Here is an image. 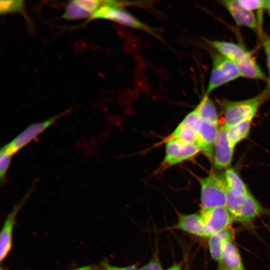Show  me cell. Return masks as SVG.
<instances>
[{"instance_id": "obj_11", "label": "cell", "mask_w": 270, "mask_h": 270, "mask_svg": "<svg viewBox=\"0 0 270 270\" xmlns=\"http://www.w3.org/2000/svg\"><path fill=\"white\" fill-rule=\"evenodd\" d=\"M230 12L236 24L253 30L258 28L257 20L252 12L244 8L238 0H226L220 2Z\"/></svg>"}, {"instance_id": "obj_9", "label": "cell", "mask_w": 270, "mask_h": 270, "mask_svg": "<svg viewBox=\"0 0 270 270\" xmlns=\"http://www.w3.org/2000/svg\"><path fill=\"white\" fill-rule=\"evenodd\" d=\"M218 124L200 119L196 129V144L210 159H213L214 144L218 134Z\"/></svg>"}, {"instance_id": "obj_19", "label": "cell", "mask_w": 270, "mask_h": 270, "mask_svg": "<svg viewBox=\"0 0 270 270\" xmlns=\"http://www.w3.org/2000/svg\"><path fill=\"white\" fill-rule=\"evenodd\" d=\"M242 76L256 80H265L266 77L252 56L237 65Z\"/></svg>"}, {"instance_id": "obj_4", "label": "cell", "mask_w": 270, "mask_h": 270, "mask_svg": "<svg viewBox=\"0 0 270 270\" xmlns=\"http://www.w3.org/2000/svg\"><path fill=\"white\" fill-rule=\"evenodd\" d=\"M98 18L112 20L156 36L151 28L119 7L117 1L104 0L102 5L92 14L90 20Z\"/></svg>"}, {"instance_id": "obj_28", "label": "cell", "mask_w": 270, "mask_h": 270, "mask_svg": "<svg viewBox=\"0 0 270 270\" xmlns=\"http://www.w3.org/2000/svg\"><path fill=\"white\" fill-rule=\"evenodd\" d=\"M72 270H98L96 266L94 265L85 266Z\"/></svg>"}, {"instance_id": "obj_32", "label": "cell", "mask_w": 270, "mask_h": 270, "mask_svg": "<svg viewBox=\"0 0 270 270\" xmlns=\"http://www.w3.org/2000/svg\"><path fill=\"white\" fill-rule=\"evenodd\" d=\"M166 270H182V269L179 265L175 264Z\"/></svg>"}, {"instance_id": "obj_10", "label": "cell", "mask_w": 270, "mask_h": 270, "mask_svg": "<svg viewBox=\"0 0 270 270\" xmlns=\"http://www.w3.org/2000/svg\"><path fill=\"white\" fill-rule=\"evenodd\" d=\"M234 150L229 144L226 130L222 126L219 128L214 146L213 160L216 166L219 168H228L232 161Z\"/></svg>"}, {"instance_id": "obj_21", "label": "cell", "mask_w": 270, "mask_h": 270, "mask_svg": "<svg viewBox=\"0 0 270 270\" xmlns=\"http://www.w3.org/2000/svg\"><path fill=\"white\" fill-rule=\"evenodd\" d=\"M91 15L74 0H72L68 2L62 17L65 19L70 20L90 16Z\"/></svg>"}, {"instance_id": "obj_26", "label": "cell", "mask_w": 270, "mask_h": 270, "mask_svg": "<svg viewBox=\"0 0 270 270\" xmlns=\"http://www.w3.org/2000/svg\"><path fill=\"white\" fill-rule=\"evenodd\" d=\"M262 45L266 58L267 66L269 74V81L270 82V38L264 36L262 40Z\"/></svg>"}, {"instance_id": "obj_7", "label": "cell", "mask_w": 270, "mask_h": 270, "mask_svg": "<svg viewBox=\"0 0 270 270\" xmlns=\"http://www.w3.org/2000/svg\"><path fill=\"white\" fill-rule=\"evenodd\" d=\"M204 226L206 237L230 228L233 220L226 206L202 210L200 214Z\"/></svg>"}, {"instance_id": "obj_27", "label": "cell", "mask_w": 270, "mask_h": 270, "mask_svg": "<svg viewBox=\"0 0 270 270\" xmlns=\"http://www.w3.org/2000/svg\"><path fill=\"white\" fill-rule=\"evenodd\" d=\"M139 270H162V268L158 262L153 259Z\"/></svg>"}, {"instance_id": "obj_29", "label": "cell", "mask_w": 270, "mask_h": 270, "mask_svg": "<svg viewBox=\"0 0 270 270\" xmlns=\"http://www.w3.org/2000/svg\"><path fill=\"white\" fill-rule=\"evenodd\" d=\"M104 270H122V268L116 267L108 264H104Z\"/></svg>"}, {"instance_id": "obj_16", "label": "cell", "mask_w": 270, "mask_h": 270, "mask_svg": "<svg viewBox=\"0 0 270 270\" xmlns=\"http://www.w3.org/2000/svg\"><path fill=\"white\" fill-rule=\"evenodd\" d=\"M234 236L232 229L228 228L210 237L208 246L212 259L222 262V244L226 240H232Z\"/></svg>"}, {"instance_id": "obj_31", "label": "cell", "mask_w": 270, "mask_h": 270, "mask_svg": "<svg viewBox=\"0 0 270 270\" xmlns=\"http://www.w3.org/2000/svg\"><path fill=\"white\" fill-rule=\"evenodd\" d=\"M123 270H138L136 265H131L130 266L123 267Z\"/></svg>"}, {"instance_id": "obj_6", "label": "cell", "mask_w": 270, "mask_h": 270, "mask_svg": "<svg viewBox=\"0 0 270 270\" xmlns=\"http://www.w3.org/2000/svg\"><path fill=\"white\" fill-rule=\"evenodd\" d=\"M201 151L196 144L177 140H170L166 143L165 156L161 168L164 169L191 160Z\"/></svg>"}, {"instance_id": "obj_15", "label": "cell", "mask_w": 270, "mask_h": 270, "mask_svg": "<svg viewBox=\"0 0 270 270\" xmlns=\"http://www.w3.org/2000/svg\"><path fill=\"white\" fill-rule=\"evenodd\" d=\"M222 262L232 270H244L239 252L232 240H226L222 244Z\"/></svg>"}, {"instance_id": "obj_20", "label": "cell", "mask_w": 270, "mask_h": 270, "mask_svg": "<svg viewBox=\"0 0 270 270\" xmlns=\"http://www.w3.org/2000/svg\"><path fill=\"white\" fill-rule=\"evenodd\" d=\"M224 177L227 190L242 194L249 192L244 183L233 169H228L224 174Z\"/></svg>"}, {"instance_id": "obj_2", "label": "cell", "mask_w": 270, "mask_h": 270, "mask_svg": "<svg viewBox=\"0 0 270 270\" xmlns=\"http://www.w3.org/2000/svg\"><path fill=\"white\" fill-rule=\"evenodd\" d=\"M199 182L202 210L226 206L227 187L224 175L211 172Z\"/></svg>"}, {"instance_id": "obj_12", "label": "cell", "mask_w": 270, "mask_h": 270, "mask_svg": "<svg viewBox=\"0 0 270 270\" xmlns=\"http://www.w3.org/2000/svg\"><path fill=\"white\" fill-rule=\"evenodd\" d=\"M25 198L16 205L8 216L0 234V260L2 262L10 252L12 240V231L16 216L25 200Z\"/></svg>"}, {"instance_id": "obj_23", "label": "cell", "mask_w": 270, "mask_h": 270, "mask_svg": "<svg viewBox=\"0 0 270 270\" xmlns=\"http://www.w3.org/2000/svg\"><path fill=\"white\" fill-rule=\"evenodd\" d=\"M24 1L21 0H1L0 12L1 14L20 12L24 10Z\"/></svg>"}, {"instance_id": "obj_18", "label": "cell", "mask_w": 270, "mask_h": 270, "mask_svg": "<svg viewBox=\"0 0 270 270\" xmlns=\"http://www.w3.org/2000/svg\"><path fill=\"white\" fill-rule=\"evenodd\" d=\"M196 108L202 120L218 124V116L216 108L208 96L205 94Z\"/></svg>"}, {"instance_id": "obj_30", "label": "cell", "mask_w": 270, "mask_h": 270, "mask_svg": "<svg viewBox=\"0 0 270 270\" xmlns=\"http://www.w3.org/2000/svg\"><path fill=\"white\" fill-rule=\"evenodd\" d=\"M264 8L267 10L270 17V0L265 1Z\"/></svg>"}, {"instance_id": "obj_3", "label": "cell", "mask_w": 270, "mask_h": 270, "mask_svg": "<svg viewBox=\"0 0 270 270\" xmlns=\"http://www.w3.org/2000/svg\"><path fill=\"white\" fill-rule=\"evenodd\" d=\"M226 207L233 220L248 222L259 215L262 208L250 192L242 194L227 190Z\"/></svg>"}, {"instance_id": "obj_1", "label": "cell", "mask_w": 270, "mask_h": 270, "mask_svg": "<svg viewBox=\"0 0 270 270\" xmlns=\"http://www.w3.org/2000/svg\"><path fill=\"white\" fill-rule=\"evenodd\" d=\"M270 90H266L252 98L224 104V124L226 129L246 120H252L262 104L268 98Z\"/></svg>"}, {"instance_id": "obj_34", "label": "cell", "mask_w": 270, "mask_h": 270, "mask_svg": "<svg viewBox=\"0 0 270 270\" xmlns=\"http://www.w3.org/2000/svg\"></svg>"}, {"instance_id": "obj_8", "label": "cell", "mask_w": 270, "mask_h": 270, "mask_svg": "<svg viewBox=\"0 0 270 270\" xmlns=\"http://www.w3.org/2000/svg\"><path fill=\"white\" fill-rule=\"evenodd\" d=\"M66 112L59 114L46 120L30 124L5 146L14 155L52 126L60 116L64 114Z\"/></svg>"}, {"instance_id": "obj_25", "label": "cell", "mask_w": 270, "mask_h": 270, "mask_svg": "<svg viewBox=\"0 0 270 270\" xmlns=\"http://www.w3.org/2000/svg\"><path fill=\"white\" fill-rule=\"evenodd\" d=\"M240 4L245 9L252 12L261 10L264 8L265 1L264 0H238Z\"/></svg>"}, {"instance_id": "obj_35", "label": "cell", "mask_w": 270, "mask_h": 270, "mask_svg": "<svg viewBox=\"0 0 270 270\" xmlns=\"http://www.w3.org/2000/svg\"></svg>"}, {"instance_id": "obj_5", "label": "cell", "mask_w": 270, "mask_h": 270, "mask_svg": "<svg viewBox=\"0 0 270 270\" xmlns=\"http://www.w3.org/2000/svg\"><path fill=\"white\" fill-rule=\"evenodd\" d=\"M242 76L237 66L220 54L213 56L212 65L206 95L220 86Z\"/></svg>"}, {"instance_id": "obj_14", "label": "cell", "mask_w": 270, "mask_h": 270, "mask_svg": "<svg viewBox=\"0 0 270 270\" xmlns=\"http://www.w3.org/2000/svg\"><path fill=\"white\" fill-rule=\"evenodd\" d=\"M176 226L190 234L206 237L204 228L200 214H182Z\"/></svg>"}, {"instance_id": "obj_24", "label": "cell", "mask_w": 270, "mask_h": 270, "mask_svg": "<svg viewBox=\"0 0 270 270\" xmlns=\"http://www.w3.org/2000/svg\"><path fill=\"white\" fill-rule=\"evenodd\" d=\"M74 1L91 14L94 12L103 4V0H74Z\"/></svg>"}, {"instance_id": "obj_13", "label": "cell", "mask_w": 270, "mask_h": 270, "mask_svg": "<svg viewBox=\"0 0 270 270\" xmlns=\"http://www.w3.org/2000/svg\"><path fill=\"white\" fill-rule=\"evenodd\" d=\"M212 44L220 54L236 66L252 56L250 52L240 44L219 40L214 41Z\"/></svg>"}, {"instance_id": "obj_17", "label": "cell", "mask_w": 270, "mask_h": 270, "mask_svg": "<svg viewBox=\"0 0 270 270\" xmlns=\"http://www.w3.org/2000/svg\"><path fill=\"white\" fill-rule=\"evenodd\" d=\"M252 120H246L226 129V136L230 146L234 148L236 144L248 135Z\"/></svg>"}, {"instance_id": "obj_33", "label": "cell", "mask_w": 270, "mask_h": 270, "mask_svg": "<svg viewBox=\"0 0 270 270\" xmlns=\"http://www.w3.org/2000/svg\"><path fill=\"white\" fill-rule=\"evenodd\" d=\"M218 270H232L230 269L227 268L226 266H224V264H222V265L220 266L218 268Z\"/></svg>"}, {"instance_id": "obj_22", "label": "cell", "mask_w": 270, "mask_h": 270, "mask_svg": "<svg viewBox=\"0 0 270 270\" xmlns=\"http://www.w3.org/2000/svg\"><path fill=\"white\" fill-rule=\"evenodd\" d=\"M13 154L7 149L5 145L0 150V178L2 184L5 180L6 174L10 166Z\"/></svg>"}]
</instances>
